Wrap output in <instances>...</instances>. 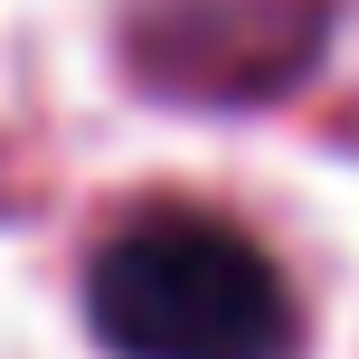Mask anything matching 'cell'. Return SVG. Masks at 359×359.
Here are the masks:
<instances>
[{"label":"cell","instance_id":"obj_1","mask_svg":"<svg viewBox=\"0 0 359 359\" xmlns=\"http://www.w3.org/2000/svg\"><path fill=\"white\" fill-rule=\"evenodd\" d=\"M86 322L114 359H293L284 274L198 208H142L95 246Z\"/></svg>","mask_w":359,"mask_h":359},{"label":"cell","instance_id":"obj_2","mask_svg":"<svg viewBox=\"0 0 359 359\" xmlns=\"http://www.w3.org/2000/svg\"><path fill=\"white\" fill-rule=\"evenodd\" d=\"M322 48L312 0H161L133 57L170 95H284Z\"/></svg>","mask_w":359,"mask_h":359}]
</instances>
